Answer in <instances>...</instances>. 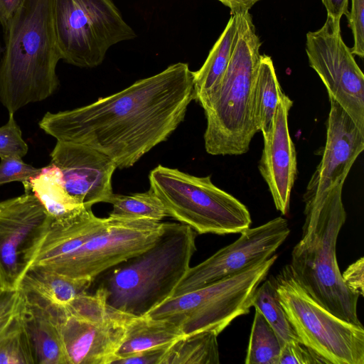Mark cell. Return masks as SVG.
<instances>
[{
    "instance_id": "4fadbf2b",
    "label": "cell",
    "mask_w": 364,
    "mask_h": 364,
    "mask_svg": "<svg viewBox=\"0 0 364 364\" xmlns=\"http://www.w3.org/2000/svg\"><path fill=\"white\" fill-rule=\"evenodd\" d=\"M309 65L334 100L364 132V75L350 48L343 42L341 26L327 16L318 31L306 33Z\"/></svg>"
},
{
    "instance_id": "836d02e7",
    "label": "cell",
    "mask_w": 364,
    "mask_h": 364,
    "mask_svg": "<svg viewBox=\"0 0 364 364\" xmlns=\"http://www.w3.org/2000/svg\"><path fill=\"white\" fill-rule=\"evenodd\" d=\"M351 28L354 45L350 48L353 55L364 56V0H351V10L346 15Z\"/></svg>"
},
{
    "instance_id": "8d00e7d4",
    "label": "cell",
    "mask_w": 364,
    "mask_h": 364,
    "mask_svg": "<svg viewBox=\"0 0 364 364\" xmlns=\"http://www.w3.org/2000/svg\"><path fill=\"white\" fill-rule=\"evenodd\" d=\"M324 5L327 16L330 17L335 24L340 26L343 15L348 13V0H321Z\"/></svg>"
},
{
    "instance_id": "603a6c76",
    "label": "cell",
    "mask_w": 364,
    "mask_h": 364,
    "mask_svg": "<svg viewBox=\"0 0 364 364\" xmlns=\"http://www.w3.org/2000/svg\"><path fill=\"white\" fill-rule=\"evenodd\" d=\"M89 278L72 277L38 267H31L19 287L31 291L50 303L64 306L87 294L93 282Z\"/></svg>"
},
{
    "instance_id": "d590c367",
    "label": "cell",
    "mask_w": 364,
    "mask_h": 364,
    "mask_svg": "<svg viewBox=\"0 0 364 364\" xmlns=\"http://www.w3.org/2000/svg\"><path fill=\"white\" fill-rule=\"evenodd\" d=\"M168 346L149 349L120 358L114 361L116 364H161Z\"/></svg>"
},
{
    "instance_id": "ac0fdd59",
    "label": "cell",
    "mask_w": 364,
    "mask_h": 364,
    "mask_svg": "<svg viewBox=\"0 0 364 364\" xmlns=\"http://www.w3.org/2000/svg\"><path fill=\"white\" fill-rule=\"evenodd\" d=\"M19 288V313L35 364H68L60 333L63 306Z\"/></svg>"
},
{
    "instance_id": "6da1fadb",
    "label": "cell",
    "mask_w": 364,
    "mask_h": 364,
    "mask_svg": "<svg viewBox=\"0 0 364 364\" xmlns=\"http://www.w3.org/2000/svg\"><path fill=\"white\" fill-rule=\"evenodd\" d=\"M193 100V73L180 62L92 104L48 112L38 124L57 141L89 146L127 168L167 140Z\"/></svg>"
},
{
    "instance_id": "52a82bcc",
    "label": "cell",
    "mask_w": 364,
    "mask_h": 364,
    "mask_svg": "<svg viewBox=\"0 0 364 364\" xmlns=\"http://www.w3.org/2000/svg\"><path fill=\"white\" fill-rule=\"evenodd\" d=\"M277 259L274 254L232 277L171 296L146 315L174 323L184 336L203 331L219 335L249 313L257 288Z\"/></svg>"
},
{
    "instance_id": "ba28073f",
    "label": "cell",
    "mask_w": 364,
    "mask_h": 364,
    "mask_svg": "<svg viewBox=\"0 0 364 364\" xmlns=\"http://www.w3.org/2000/svg\"><path fill=\"white\" fill-rule=\"evenodd\" d=\"M279 301L299 341L325 364H364V328L339 318L316 301L290 264L274 277Z\"/></svg>"
},
{
    "instance_id": "d6986e66",
    "label": "cell",
    "mask_w": 364,
    "mask_h": 364,
    "mask_svg": "<svg viewBox=\"0 0 364 364\" xmlns=\"http://www.w3.org/2000/svg\"><path fill=\"white\" fill-rule=\"evenodd\" d=\"M107 218L95 216L91 208L63 220H53L31 267H46L71 253L103 227Z\"/></svg>"
},
{
    "instance_id": "1f68e13d",
    "label": "cell",
    "mask_w": 364,
    "mask_h": 364,
    "mask_svg": "<svg viewBox=\"0 0 364 364\" xmlns=\"http://www.w3.org/2000/svg\"><path fill=\"white\" fill-rule=\"evenodd\" d=\"M278 364H325V362L301 342L291 341L282 346Z\"/></svg>"
},
{
    "instance_id": "30bf717a",
    "label": "cell",
    "mask_w": 364,
    "mask_h": 364,
    "mask_svg": "<svg viewBox=\"0 0 364 364\" xmlns=\"http://www.w3.org/2000/svg\"><path fill=\"white\" fill-rule=\"evenodd\" d=\"M132 316L109 306L100 287L63 306L60 333L68 364H112Z\"/></svg>"
},
{
    "instance_id": "484cf974",
    "label": "cell",
    "mask_w": 364,
    "mask_h": 364,
    "mask_svg": "<svg viewBox=\"0 0 364 364\" xmlns=\"http://www.w3.org/2000/svg\"><path fill=\"white\" fill-rule=\"evenodd\" d=\"M252 306L272 326L281 346L288 341H300L279 301L274 277H270L257 288Z\"/></svg>"
},
{
    "instance_id": "8992f818",
    "label": "cell",
    "mask_w": 364,
    "mask_h": 364,
    "mask_svg": "<svg viewBox=\"0 0 364 364\" xmlns=\"http://www.w3.org/2000/svg\"><path fill=\"white\" fill-rule=\"evenodd\" d=\"M149 179L168 216L197 233L236 234L251 225L247 207L215 186L210 176H195L159 165L151 171Z\"/></svg>"
},
{
    "instance_id": "f35d334b",
    "label": "cell",
    "mask_w": 364,
    "mask_h": 364,
    "mask_svg": "<svg viewBox=\"0 0 364 364\" xmlns=\"http://www.w3.org/2000/svg\"><path fill=\"white\" fill-rule=\"evenodd\" d=\"M230 9V14L249 11L259 0H218Z\"/></svg>"
},
{
    "instance_id": "cb8c5ba5",
    "label": "cell",
    "mask_w": 364,
    "mask_h": 364,
    "mask_svg": "<svg viewBox=\"0 0 364 364\" xmlns=\"http://www.w3.org/2000/svg\"><path fill=\"white\" fill-rule=\"evenodd\" d=\"M284 93L271 58L261 55L254 85L252 109L255 126L263 136L272 129L276 109Z\"/></svg>"
},
{
    "instance_id": "277c9868",
    "label": "cell",
    "mask_w": 364,
    "mask_h": 364,
    "mask_svg": "<svg viewBox=\"0 0 364 364\" xmlns=\"http://www.w3.org/2000/svg\"><path fill=\"white\" fill-rule=\"evenodd\" d=\"M196 232L181 223H164L153 245L116 265L99 286L107 304L144 316L173 296L196 251Z\"/></svg>"
},
{
    "instance_id": "2e32d148",
    "label": "cell",
    "mask_w": 364,
    "mask_h": 364,
    "mask_svg": "<svg viewBox=\"0 0 364 364\" xmlns=\"http://www.w3.org/2000/svg\"><path fill=\"white\" fill-rule=\"evenodd\" d=\"M326 124V141L322 159L311 176L303 196L308 201L344 181L364 149V132L332 98Z\"/></svg>"
},
{
    "instance_id": "83f0119b",
    "label": "cell",
    "mask_w": 364,
    "mask_h": 364,
    "mask_svg": "<svg viewBox=\"0 0 364 364\" xmlns=\"http://www.w3.org/2000/svg\"><path fill=\"white\" fill-rule=\"evenodd\" d=\"M281 348L272 326L262 314L255 310L245 363L278 364Z\"/></svg>"
},
{
    "instance_id": "e575fe53",
    "label": "cell",
    "mask_w": 364,
    "mask_h": 364,
    "mask_svg": "<svg viewBox=\"0 0 364 364\" xmlns=\"http://www.w3.org/2000/svg\"><path fill=\"white\" fill-rule=\"evenodd\" d=\"M344 284L353 294L363 296L364 293V258L362 257L350 264L341 273Z\"/></svg>"
},
{
    "instance_id": "d4e9b609",
    "label": "cell",
    "mask_w": 364,
    "mask_h": 364,
    "mask_svg": "<svg viewBox=\"0 0 364 364\" xmlns=\"http://www.w3.org/2000/svg\"><path fill=\"white\" fill-rule=\"evenodd\" d=\"M218 336L212 331L183 336L168 347L161 364H218Z\"/></svg>"
},
{
    "instance_id": "74e56055",
    "label": "cell",
    "mask_w": 364,
    "mask_h": 364,
    "mask_svg": "<svg viewBox=\"0 0 364 364\" xmlns=\"http://www.w3.org/2000/svg\"><path fill=\"white\" fill-rule=\"evenodd\" d=\"M22 0H0V25L5 30Z\"/></svg>"
},
{
    "instance_id": "9a60e30c",
    "label": "cell",
    "mask_w": 364,
    "mask_h": 364,
    "mask_svg": "<svg viewBox=\"0 0 364 364\" xmlns=\"http://www.w3.org/2000/svg\"><path fill=\"white\" fill-rule=\"evenodd\" d=\"M50 163L60 170L68 193L86 208L108 203L112 177L117 168L107 156L81 144L57 141Z\"/></svg>"
},
{
    "instance_id": "5bb4252c",
    "label": "cell",
    "mask_w": 364,
    "mask_h": 364,
    "mask_svg": "<svg viewBox=\"0 0 364 364\" xmlns=\"http://www.w3.org/2000/svg\"><path fill=\"white\" fill-rule=\"evenodd\" d=\"M289 233L288 222L282 217L244 230L234 242L220 249L196 266L190 267L172 296L232 277L268 259Z\"/></svg>"
},
{
    "instance_id": "d6a6232c",
    "label": "cell",
    "mask_w": 364,
    "mask_h": 364,
    "mask_svg": "<svg viewBox=\"0 0 364 364\" xmlns=\"http://www.w3.org/2000/svg\"><path fill=\"white\" fill-rule=\"evenodd\" d=\"M21 289L2 287L0 289V338L4 335L21 304Z\"/></svg>"
},
{
    "instance_id": "e0dca14e",
    "label": "cell",
    "mask_w": 364,
    "mask_h": 364,
    "mask_svg": "<svg viewBox=\"0 0 364 364\" xmlns=\"http://www.w3.org/2000/svg\"><path fill=\"white\" fill-rule=\"evenodd\" d=\"M292 100L284 93L276 109L272 129L264 137L259 171L274 205L282 215L289 211L291 193L297 173L296 153L288 126Z\"/></svg>"
},
{
    "instance_id": "f546056e",
    "label": "cell",
    "mask_w": 364,
    "mask_h": 364,
    "mask_svg": "<svg viewBox=\"0 0 364 364\" xmlns=\"http://www.w3.org/2000/svg\"><path fill=\"white\" fill-rule=\"evenodd\" d=\"M28 146L23 140L20 127L14 113H9L8 122L0 127V159L25 156Z\"/></svg>"
},
{
    "instance_id": "4dcf8cb0",
    "label": "cell",
    "mask_w": 364,
    "mask_h": 364,
    "mask_svg": "<svg viewBox=\"0 0 364 364\" xmlns=\"http://www.w3.org/2000/svg\"><path fill=\"white\" fill-rule=\"evenodd\" d=\"M0 159V186L13 181L24 183L41 171V168L26 164L22 158L11 156Z\"/></svg>"
},
{
    "instance_id": "4316f807",
    "label": "cell",
    "mask_w": 364,
    "mask_h": 364,
    "mask_svg": "<svg viewBox=\"0 0 364 364\" xmlns=\"http://www.w3.org/2000/svg\"><path fill=\"white\" fill-rule=\"evenodd\" d=\"M108 203L113 206L108 217L112 219L161 221L168 216L164 204L151 188L146 192L132 195L113 193Z\"/></svg>"
},
{
    "instance_id": "44dd1931",
    "label": "cell",
    "mask_w": 364,
    "mask_h": 364,
    "mask_svg": "<svg viewBox=\"0 0 364 364\" xmlns=\"http://www.w3.org/2000/svg\"><path fill=\"white\" fill-rule=\"evenodd\" d=\"M23 184L25 192L37 198L53 220H66L89 208L68 193L59 168L52 163Z\"/></svg>"
},
{
    "instance_id": "ab89813d",
    "label": "cell",
    "mask_w": 364,
    "mask_h": 364,
    "mask_svg": "<svg viewBox=\"0 0 364 364\" xmlns=\"http://www.w3.org/2000/svg\"><path fill=\"white\" fill-rule=\"evenodd\" d=\"M2 285H1V281H0V289L2 288Z\"/></svg>"
},
{
    "instance_id": "7402d4cb",
    "label": "cell",
    "mask_w": 364,
    "mask_h": 364,
    "mask_svg": "<svg viewBox=\"0 0 364 364\" xmlns=\"http://www.w3.org/2000/svg\"><path fill=\"white\" fill-rule=\"evenodd\" d=\"M183 336L181 328L168 320L146 315L133 316L127 325L124 337L112 363L133 353L169 346Z\"/></svg>"
},
{
    "instance_id": "f1b7e54d",
    "label": "cell",
    "mask_w": 364,
    "mask_h": 364,
    "mask_svg": "<svg viewBox=\"0 0 364 364\" xmlns=\"http://www.w3.org/2000/svg\"><path fill=\"white\" fill-rule=\"evenodd\" d=\"M0 364H35L19 310L0 338Z\"/></svg>"
},
{
    "instance_id": "ffe728a7",
    "label": "cell",
    "mask_w": 364,
    "mask_h": 364,
    "mask_svg": "<svg viewBox=\"0 0 364 364\" xmlns=\"http://www.w3.org/2000/svg\"><path fill=\"white\" fill-rule=\"evenodd\" d=\"M237 33V18L231 14L201 68L193 73L194 100L204 108L215 92L230 60Z\"/></svg>"
},
{
    "instance_id": "3957f363",
    "label": "cell",
    "mask_w": 364,
    "mask_h": 364,
    "mask_svg": "<svg viewBox=\"0 0 364 364\" xmlns=\"http://www.w3.org/2000/svg\"><path fill=\"white\" fill-rule=\"evenodd\" d=\"M343 186L338 184L304 201L301 236L293 247L289 264L315 301L339 318L362 326L357 312L359 296L344 284L336 257L338 237L347 217Z\"/></svg>"
},
{
    "instance_id": "7a4b0ae2",
    "label": "cell",
    "mask_w": 364,
    "mask_h": 364,
    "mask_svg": "<svg viewBox=\"0 0 364 364\" xmlns=\"http://www.w3.org/2000/svg\"><path fill=\"white\" fill-rule=\"evenodd\" d=\"M0 61V102L9 113L43 101L59 87L61 60L53 20V0H22L5 28Z\"/></svg>"
},
{
    "instance_id": "9c48e42d",
    "label": "cell",
    "mask_w": 364,
    "mask_h": 364,
    "mask_svg": "<svg viewBox=\"0 0 364 364\" xmlns=\"http://www.w3.org/2000/svg\"><path fill=\"white\" fill-rule=\"evenodd\" d=\"M61 59L80 68L100 65L109 48L136 38L112 0H53Z\"/></svg>"
},
{
    "instance_id": "5b68a950",
    "label": "cell",
    "mask_w": 364,
    "mask_h": 364,
    "mask_svg": "<svg viewBox=\"0 0 364 364\" xmlns=\"http://www.w3.org/2000/svg\"><path fill=\"white\" fill-rule=\"evenodd\" d=\"M233 14L237 18L235 48L219 86L203 108L207 120L205 148L215 156L245 154L258 132L252 102L261 42L249 11Z\"/></svg>"
},
{
    "instance_id": "8fae6325",
    "label": "cell",
    "mask_w": 364,
    "mask_h": 364,
    "mask_svg": "<svg viewBox=\"0 0 364 364\" xmlns=\"http://www.w3.org/2000/svg\"><path fill=\"white\" fill-rule=\"evenodd\" d=\"M164 223L107 218L102 228L71 253L43 269L72 277L95 278L144 251L158 238Z\"/></svg>"
},
{
    "instance_id": "7c38bea8",
    "label": "cell",
    "mask_w": 364,
    "mask_h": 364,
    "mask_svg": "<svg viewBox=\"0 0 364 364\" xmlns=\"http://www.w3.org/2000/svg\"><path fill=\"white\" fill-rule=\"evenodd\" d=\"M51 222L31 193L0 202V281L4 288L19 287Z\"/></svg>"
}]
</instances>
